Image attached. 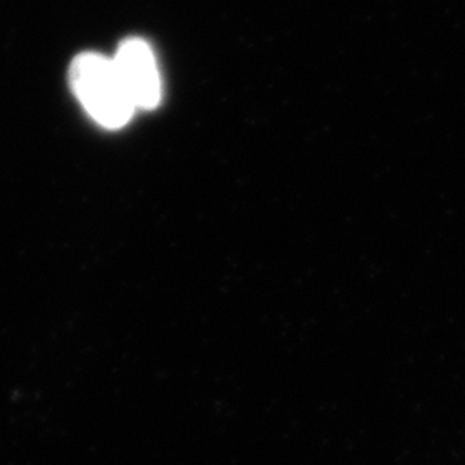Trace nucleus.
Masks as SVG:
<instances>
[{
    "label": "nucleus",
    "instance_id": "obj_1",
    "mask_svg": "<svg viewBox=\"0 0 465 465\" xmlns=\"http://www.w3.org/2000/svg\"><path fill=\"white\" fill-rule=\"evenodd\" d=\"M69 80L86 113L100 126L117 130L134 116L136 107L121 82L113 59L92 52L82 54L71 64Z\"/></svg>",
    "mask_w": 465,
    "mask_h": 465
},
{
    "label": "nucleus",
    "instance_id": "obj_2",
    "mask_svg": "<svg viewBox=\"0 0 465 465\" xmlns=\"http://www.w3.org/2000/svg\"><path fill=\"white\" fill-rule=\"evenodd\" d=\"M113 61L134 107H157L163 95V84L149 44L140 38H128L119 45Z\"/></svg>",
    "mask_w": 465,
    "mask_h": 465
}]
</instances>
